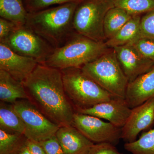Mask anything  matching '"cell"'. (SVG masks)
Here are the masks:
<instances>
[{
  "instance_id": "22",
  "label": "cell",
  "mask_w": 154,
  "mask_h": 154,
  "mask_svg": "<svg viewBox=\"0 0 154 154\" xmlns=\"http://www.w3.org/2000/svg\"><path fill=\"white\" fill-rule=\"evenodd\" d=\"M124 148L131 154H154V128L134 141L125 143Z\"/></svg>"
},
{
  "instance_id": "14",
  "label": "cell",
  "mask_w": 154,
  "mask_h": 154,
  "mask_svg": "<svg viewBox=\"0 0 154 154\" xmlns=\"http://www.w3.org/2000/svg\"><path fill=\"white\" fill-rule=\"evenodd\" d=\"M154 98V66L145 73L128 83L125 99L131 109Z\"/></svg>"
},
{
  "instance_id": "16",
  "label": "cell",
  "mask_w": 154,
  "mask_h": 154,
  "mask_svg": "<svg viewBox=\"0 0 154 154\" xmlns=\"http://www.w3.org/2000/svg\"><path fill=\"white\" fill-rule=\"evenodd\" d=\"M29 99L22 82L0 69V99L1 102L13 104L18 100Z\"/></svg>"
},
{
  "instance_id": "30",
  "label": "cell",
  "mask_w": 154,
  "mask_h": 154,
  "mask_svg": "<svg viewBox=\"0 0 154 154\" xmlns=\"http://www.w3.org/2000/svg\"><path fill=\"white\" fill-rule=\"evenodd\" d=\"M26 145L32 154H46L39 142L27 139Z\"/></svg>"
},
{
  "instance_id": "9",
  "label": "cell",
  "mask_w": 154,
  "mask_h": 154,
  "mask_svg": "<svg viewBox=\"0 0 154 154\" xmlns=\"http://www.w3.org/2000/svg\"><path fill=\"white\" fill-rule=\"evenodd\" d=\"M72 125L94 143L117 144L121 139L122 128L102 119L75 112Z\"/></svg>"
},
{
  "instance_id": "21",
  "label": "cell",
  "mask_w": 154,
  "mask_h": 154,
  "mask_svg": "<svg viewBox=\"0 0 154 154\" xmlns=\"http://www.w3.org/2000/svg\"><path fill=\"white\" fill-rule=\"evenodd\" d=\"M26 140L24 134L0 129V154H19Z\"/></svg>"
},
{
  "instance_id": "26",
  "label": "cell",
  "mask_w": 154,
  "mask_h": 154,
  "mask_svg": "<svg viewBox=\"0 0 154 154\" xmlns=\"http://www.w3.org/2000/svg\"><path fill=\"white\" fill-rule=\"evenodd\" d=\"M146 58L154 63V40L149 38H138L130 44Z\"/></svg>"
},
{
  "instance_id": "3",
  "label": "cell",
  "mask_w": 154,
  "mask_h": 154,
  "mask_svg": "<svg viewBox=\"0 0 154 154\" xmlns=\"http://www.w3.org/2000/svg\"><path fill=\"white\" fill-rule=\"evenodd\" d=\"M112 48L105 42H97L75 33L64 45L55 48L42 64L60 70L82 67Z\"/></svg>"
},
{
  "instance_id": "4",
  "label": "cell",
  "mask_w": 154,
  "mask_h": 154,
  "mask_svg": "<svg viewBox=\"0 0 154 154\" xmlns=\"http://www.w3.org/2000/svg\"><path fill=\"white\" fill-rule=\"evenodd\" d=\"M61 70L66 94L77 111L88 109L115 97L87 75L82 68Z\"/></svg>"
},
{
  "instance_id": "17",
  "label": "cell",
  "mask_w": 154,
  "mask_h": 154,
  "mask_svg": "<svg viewBox=\"0 0 154 154\" xmlns=\"http://www.w3.org/2000/svg\"><path fill=\"white\" fill-rule=\"evenodd\" d=\"M141 16H133L112 38L105 43L108 47L113 48L130 44L137 39L140 28Z\"/></svg>"
},
{
  "instance_id": "7",
  "label": "cell",
  "mask_w": 154,
  "mask_h": 154,
  "mask_svg": "<svg viewBox=\"0 0 154 154\" xmlns=\"http://www.w3.org/2000/svg\"><path fill=\"white\" fill-rule=\"evenodd\" d=\"M13 105L25 125L24 135L27 139L40 142L55 136L60 126L48 118L29 99H20Z\"/></svg>"
},
{
  "instance_id": "15",
  "label": "cell",
  "mask_w": 154,
  "mask_h": 154,
  "mask_svg": "<svg viewBox=\"0 0 154 154\" xmlns=\"http://www.w3.org/2000/svg\"><path fill=\"white\" fill-rule=\"evenodd\" d=\"M65 154H85L94 143L74 126H60L55 135Z\"/></svg>"
},
{
  "instance_id": "24",
  "label": "cell",
  "mask_w": 154,
  "mask_h": 154,
  "mask_svg": "<svg viewBox=\"0 0 154 154\" xmlns=\"http://www.w3.org/2000/svg\"><path fill=\"white\" fill-rule=\"evenodd\" d=\"M82 0H24V4L28 13H31L48 8L54 5L67 3L80 2Z\"/></svg>"
},
{
  "instance_id": "11",
  "label": "cell",
  "mask_w": 154,
  "mask_h": 154,
  "mask_svg": "<svg viewBox=\"0 0 154 154\" xmlns=\"http://www.w3.org/2000/svg\"><path fill=\"white\" fill-rule=\"evenodd\" d=\"M154 122V98L131 109L124 126L121 139L126 143L136 140L140 133L151 126Z\"/></svg>"
},
{
  "instance_id": "6",
  "label": "cell",
  "mask_w": 154,
  "mask_h": 154,
  "mask_svg": "<svg viewBox=\"0 0 154 154\" xmlns=\"http://www.w3.org/2000/svg\"><path fill=\"white\" fill-rule=\"evenodd\" d=\"M115 7L114 0H82L73 17L74 29L78 34L97 42H105L104 22L106 14Z\"/></svg>"
},
{
  "instance_id": "31",
  "label": "cell",
  "mask_w": 154,
  "mask_h": 154,
  "mask_svg": "<svg viewBox=\"0 0 154 154\" xmlns=\"http://www.w3.org/2000/svg\"><path fill=\"white\" fill-rule=\"evenodd\" d=\"M19 154H32V153L25 143V145L22 147Z\"/></svg>"
},
{
  "instance_id": "10",
  "label": "cell",
  "mask_w": 154,
  "mask_h": 154,
  "mask_svg": "<svg viewBox=\"0 0 154 154\" xmlns=\"http://www.w3.org/2000/svg\"><path fill=\"white\" fill-rule=\"evenodd\" d=\"M131 109L125 99L114 97L108 101L76 112L105 119L115 126L122 128L126 123Z\"/></svg>"
},
{
  "instance_id": "27",
  "label": "cell",
  "mask_w": 154,
  "mask_h": 154,
  "mask_svg": "<svg viewBox=\"0 0 154 154\" xmlns=\"http://www.w3.org/2000/svg\"><path fill=\"white\" fill-rule=\"evenodd\" d=\"M85 154H123L110 143H94Z\"/></svg>"
},
{
  "instance_id": "5",
  "label": "cell",
  "mask_w": 154,
  "mask_h": 154,
  "mask_svg": "<svg viewBox=\"0 0 154 154\" xmlns=\"http://www.w3.org/2000/svg\"><path fill=\"white\" fill-rule=\"evenodd\" d=\"M85 74L115 97L125 99L128 82L113 48L82 68Z\"/></svg>"
},
{
  "instance_id": "19",
  "label": "cell",
  "mask_w": 154,
  "mask_h": 154,
  "mask_svg": "<svg viewBox=\"0 0 154 154\" xmlns=\"http://www.w3.org/2000/svg\"><path fill=\"white\" fill-rule=\"evenodd\" d=\"M0 129L7 132L24 135L25 125L14 109L13 104L1 102Z\"/></svg>"
},
{
  "instance_id": "20",
  "label": "cell",
  "mask_w": 154,
  "mask_h": 154,
  "mask_svg": "<svg viewBox=\"0 0 154 154\" xmlns=\"http://www.w3.org/2000/svg\"><path fill=\"white\" fill-rule=\"evenodd\" d=\"M132 17L119 7L115 6L110 9L106 14L104 22V33L106 40L115 36Z\"/></svg>"
},
{
  "instance_id": "2",
  "label": "cell",
  "mask_w": 154,
  "mask_h": 154,
  "mask_svg": "<svg viewBox=\"0 0 154 154\" xmlns=\"http://www.w3.org/2000/svg\"><path fill=\"white\" fill-rule=\"evenodd\" d=\"M79 3H67L28 13L25 25L55 49L61 47L76 33L73 21Z\"/></svg>"
},
{
  "instance_id": "1",
  "label": "cell",
  "mask_w": 154,
  "mask_h": 154,
  "mask_svg": "<svg viewBox=\"0 0 154 154\" xmlns=\"http://www.w3.org/2000/svg\"><path fill=\"white\" fill-rule=\"evenodd\" d=\"M29 100L60 126L72 125L73 106L68 98L59 69L38 64L23 82Z\"/></svg>"
},
{
  "instance_id": "25",
  "label": "cell",
  "mask_w": 154,
  "mask_h": 154,
  "mask_svg": "<svg viewBox=\"0 0 154 154\" xmlns=\"http://www.w3.org/2000/svg\"><path fill=\"white\" fill-rule=\"evenodd\" d=\"M142 38L154 40V10L144 14L141 18L137 39Z\"/></svg>"
},
{
  "instance_id": "8",
  "label": "cell",
  "mask_w": 154,
  "mask_h": 154,
  "mask_svg": "<svg viewBox=\"0 0 154 154\" xmlns=\"http://www.w3.org/2000/svg\"><path fill=\"white\" fill-rule=\"evenodd\" d=\"M16 53L45 63L55 48L26 25L19 27L2 42Z\"/></svg>"
},
{
  "instance_id": "28",
  "label": "cell",
  "mask_w": 154,
  "mask_h": 154,
  "mask_svg": "<svg viewBox=\"0 0 154 154\" xmlns=\"http://www.w3.org/2000/svg\"><path fill=\"white\" fill-rule=\"evenodd\" d=\"M39 143L46 154H65L56 136Z\"/></svg>"
},
{
  "instance_id": "18",
  "label": "cell",
  "mask_w": 154,
  "mask_h": 154,
  "mask_svg": "<svg viewBox=\"0 0 154 154\" xmlns=\"http://www.w3.org/2000/svg\"><path fill=\"white\" fill-rule=\"evenodd\" d=\"M28 13L23 0H0V17L19 27L26 24Z\"/></svg>"
},
{
  "instance_id": "29",
  "label": "cell",
  "mask_w": 154,
  "mask_h": 154,
  "mask_svg": "<svg viewBox=\"0 0 154 154\" xmlns=\"http://www.w3.org/2000/svg\"><path fill=\"white\" fill-rule=\"evenodd\" d=\"M19 27L13 22L0 18V43H2Z\"/></svg>"
},
{
  "instance_id": "13",
  "label": "cell",
  "mask_w": 154,
  "mask_h": 154,
  "mask_svg": "<svg viewBox=\"0 0 154 154\" xmlns=\"http://www.w3.org/2000/svg\"><path fill=\"white\" fill-rule=\"evenodd\" d=\"M38 63L31 58L20 55L6 45L0 43V69L23 82L32 72Z\"/></svg>"
},
{
  "instance_id": "23",
  "label": "cell",
  "mask_w": 154,
  "mask_h": 154,
  "mask_svg": "<svg viewBox=\"0 0 154 154\" xmlns=\"http://www.w3.org/2000/svg\"><path fill=\"white\" fill-rule=\"evenodd\" d=\"M114 5L133 16H141L154 10V0H114Z\"/></svg>"
},
{
  "instance_id": "12",
  "label": "cell",
  "mask_w": 154,
  "mask_h": 154,
  "mask_svg": "<svg viewBox=\"0 0 154 154\" xmlns=\"http://www.w3.org/2000/svg\"><path fill=\"white\" fill-rule=\"evenodd\" d=\"M113 49L129 82L148 72L154 66L153 62L145 57L131 45Z\"/></svg>"
}]
</instances>
